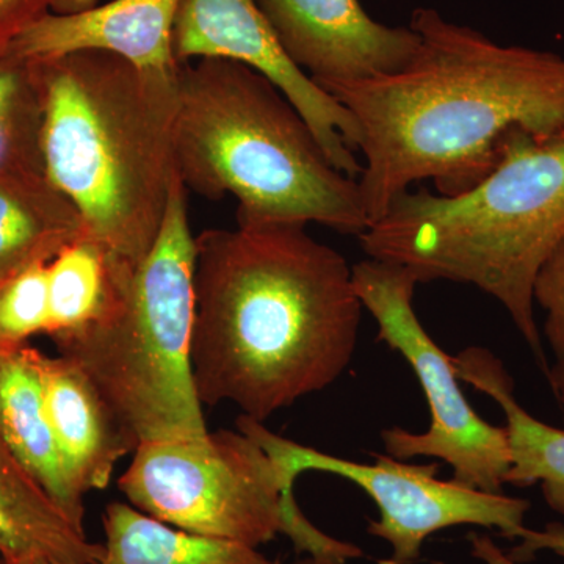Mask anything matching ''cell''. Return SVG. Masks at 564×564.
<instances>
[{
	"instance_id": "obj_1",
	"label": "cell",
	"mask_w": 564,
	"mask_h": 564,
	"mask_svg": "<svg viewBox=\"0 0 564 564\" xmlns=\"http://www.w3.org/2000/svg\"><path fill=\"white\" fill-rule=\"evenodd\" d=\"M362 304L351 265L306 225L195 237L192 372L199 402L265 422L350 366Z\"/></svg>"
},
{
	"instance_id": "obj_2",
	"label": "cell",
	"mask_w": 564,
	"mask_h": 564,
	"mask_svg": "<svg viewBox=\"0 0 564 564\" xmlns=\"http://www.w3.org/2000/svg\"><path fill=\"white\" fill-rule=\"evenodd\" d=\"M410 28L421 44L402 70L321 87L358 124L370 223L419 182L441 195L474 187L513 129L564 131L563 55L497 43L434 9H415Z\"/></svg>"
},
{
	"instance_id": "obj_3",
	"label": "cell",
	"mask_w": 564,
	"mask_h": 564,
	"mask_svg": "<svg viewBox=\"0 0 564 564\" xmlns=\"http://www.w3.org/2000/svg\"><path fill=\"white\" fill-rule=\"evenodd\" d=\"M32 65L47 180L111 258L140 265L181 177L174 150L177 73H151L98 51Z\"/></svg>"
},
{
	"instance_id": "obj_4",
	"label": "cell",
	"mask_w": 564,
	"mask_h": 564,
	"mask_svg": "<svg viewBox=\"0 0 564 564\" xmlns=\"http://www.w3.org/2000/svg\"><path fill=\"white\" fill-rule=\"evenodd\" d=\"M358 239L367 258L408 267L421 282L488 293L544 362L533 284L564 239V131L513 129L474 187L458 195L410 188Z\"/></svg>"
},
{
	"instance_id": "obj_5",
	"label": "cell",
	"mask_w": 564,
	"mask_h": 564,
	"mask_svg": "<svg viewBox=\"0 0 564 564\" xmlns=\"http://www.w3.org/2000/svg\"><path fill=\"white\" fill-rule=\"evenodd\" d=\"M174 150L185 188L234 196L237 225L317 223L356 237L369 228L358 180L333 165L284 93L243 63H180Z\"/></svg>"
},
{
	"instance_id": "obj_6",
	"label": "cell",
	"mask_w": 564,
	"mask_h": 564,
	"mask_svg": "<svg viewBox=\"0 0 564 564\" xmlns=\"http://www.w3.org/2000/svg\"><path fill=\"white\" fill-rule=\"evenodd\" d=\"M187 195L180 177L150 254L137 267L111 258L102 313L54 339L139 444L209 434L192 372L195 236Z\"/></svg>"
},
{
	"instance_id": "obj_7",
	"label": "cell",
	"mask_w": 564,
	"mask_h": 564,
	"mask_svg": "<svg viewBox=\"0 0 564 564\" xmlns=\"http://www.w3.org/2000/svg\"><path fill=\"white\" fill-rule=\"evenodd\" d=\"M118 488L137 510L187 532L256 549L285 534L299 554L340 564L364 555L307 521L276 464L239 430L141 443Z\"/></svg>"
},
{
	"instance_id": "obj_8",
	"label": "cell",
	"mask_w": 564,
	"mask_h": 564,
	"mask_svg": "<svg viewBox=\"0 0 564 564\" xmlns=\"http://www.w3.org/2000/svg\"><path fill=\"white\" fill-rule=\"evenodd\" d=\"M351 276L359 302L377 322V339L410 364L432 414L425 433L383 430L386 455L402 462L437 458L454 469L458 484L503 492L511 466L507 429L486 422L470 406L458 384L454 356L423 328L414 310L419 278L408 267L370 258L351 265Z\"/></svg>"
},
{
	"instance_id": "obj_9",
	"label": "cell",
	"mask_w": 564,
	"mask_h": 564,
	"mask_svg": "<svg viewBox=\"0 0 564 564\" xmlns=\"http://www.w3.org/2000/svg\"><path fill=\"white\" fill-rule=\"evenodd\" d=\"M237 430L261 445L276 464L285 484L293 486L306 470L334 474L372 497L380 519L367 532L391 545L392 554L380 564H414L426 538L451 527L477 525L497 529L508 540H519L527 529L529 500L486 492L436 477L437 464H410L389 455H373L375 463H356L323 454L278 436L240 414Z\"/></svg>"
},
{
	"instance_id": "obj_10",
	"label": "cell",
	"mask_w": 564,
	"mask_h": 564,
	"mask_svg": "<svg viewBox=\"0 0 564 564\" xmlns=\"http://www.w3.org/2000/svg\"><path fill=\"white\" fill-rule=\"evenodd\" d=\"M173 51L177 63L226 58L258 70L303 115L333 165L361 176L355 118L289 58L258 0H182Z\"/></svg>"
},
{
	"instance_id": "obj_11",
	"label": "cell",
	"mask_w": 564,
	"mask_h": 564,
	"mask_svg": "<svg viewBox=\"0 0 564 564\" xmlns=\"http://www.w3.org/2000/svg\"><path fill=\"white\" fill-rule=\"evenodd\" d=\"M282 50L323 87L399 73L421 39L408 28L375 21L359 0H258Z\"/></svg>"
},
{
	"instance_id": "obj_12",
	"label": "cell",
	"mask_w": 564,
	"mask_h": 564,
	"mask_svg": "<svg viewBox=\"0 0 564 564\" xmlns=\"http://www.w3.org/2000/svg\"><path fill=\"white\" fill-rule=\"evenodd\" d=\"M182 0H113L77 13L43 14L0 57L44 62L76 52L117 55L137 68L176 74L173 31Z\"/></svg>"
},
{
	"instance_id": "obj_13",
	"label": "cell",
	"mask_w": 564,
	"mask_h": 564,
	"mask_svg": "<svg viewBox=\"0 0 564 564\" xmlns=\"http://www.w3.org/2000/svg\"><path fill=\"white\" fill-rule=\"evenodd\" d=\"M44 403L66 467L85 494L110 485L115 467L139 447L76 362L43 356Z\"/></svg>"
},
{
	"instance_id": "obj_14",
	"label": "cell",
	"mask_w": 564,
	"mask_h": 564,
	"mask_svg": "<svg viewBox=\"0 0 564 564\" xmlns=\"http://www.w3.org/2000/svg\"><path fill=\"white\" fill-rule=\"evenodd\" d=\"M43 356L31 345L0 351V437L50 494L70 524L85 533V494L55 440L43 388Z\"/></svg>"
},
{
	"instance_id": "obj_15",
	"label": "cell",
	"mask_w": 564,
	"mask_h": 564,
	"mask_svg": "<svg viewBox=\"0 0 564 564\" xmlns=\"http://www.w3.org/2000/svg\"><path fill=\"white\" fill-rule=\"evenodd\" d=\"M459 380L491 397L507 419L511 466L507 485L541 484L545 503L564 518V430L538 421L514 397L503 362L486 348H466L455 356Z\"/></svg>"
},
{
	"instance_id": "obj_16",
	"label": "cell",
	"mask_w": 564,
	"mask_h": 564,
	"mask_svg": "<svg viewBox=\"0 0 564 564\" xmlns=\"http://www.w3.org/2000/svg\"><path fill=\"white\" fill-rule=\"evenodd\" d=\"M104 545L70 524L0 437V560L99 564Z\"/></svg>"
},
{
	"instance_id": "obj_17",
	"label": "cell",
	"mask_w": 564,
	"mask_h": 564,
	"mask_svg": "<svg viewBox=\"0 0 564 564\" xmlns=\"http://www.w3.org/2000/svg\"><path fill=\"white\" fill-rule=\"evenodd\" d=\"M84 236L79 210L46 174L32 184L0 177V285Z\"/></svg>"
},
{
	"instance_id": "obj_18",
	"label": "cell",
	"mask_w": 564,
	"mask_h": 564,
	"mask_svg": "<svg viewBox=\"0 0 564 564\" xmlns=\"http://www.w3.org/2000/svg\"><path fill=\"white\" fill-rule=\"evenodd\" d=\"M106 544L99 564H272L259 549L177 529L110 502L104 511Z\"/></svg>"
},
{
	"instance_id": "obj_19",
	"label": "cell",
	"mask_w": 564,
	"mask_h": 564,
	"mask_svg": "<svg viewBox=\"0 0 564 564\" xmlns=\"http://www.w3.org/2000/svg\"><path fill=\"white\" fill-rule=\"evenodd\" d=\"M111 256L90 236L80 237L47 265L52 340L90 325L102 313L110 289Z\"/></svg>"
},
{
	"instance_id": "obj_20",
	"label": "cell",
	"mask_w": 564,
	"mask_h": 564,
	"mask_svg": "<svg viewBox=\"0 0 564 564\" xmlns=\"http://www.w3.org/2000/svg\"><path fill=\"white\" fill-rule=\"evenodd\" d=\"M50 262L33 263L0 285V351L17 350L50 332Z\"/></svg>"
},
{
	"instance_id": "obj_21",
	"label": "cell",
	"mask_w": 564,
	"mask_h": 564,
	"mask_svg": "<svg viewBox=\"0 0 564 564\" xmlns=\"http://www.w3.org/2000/svg\"><path fill=\"white\" fill-rule=\"evenodd\" d=\"M533 302L545 313L544 336L556 361H564V239L538 270Z\"/></svg>"
},
{
	"instance_id": "obj_22",
	"label": "cell",
	"mask_w": 564,
	"mask_h": 564,
	"mask_svg": "<svg viewBox=\"0 0 564 564\" xmlns=\"http://www.w3.org/2000/svg\"><path fill=\"white\" fill-rule=\"evenodd\" d=\"M55 0H0V55L32 22L50 13Z\"/></svg>"
},
{
	"instance_id": "obj_23",
	"label": "cell",
	"mask_w": 564,
	"mask_h": 564,
	"mask_svg": "<svg viewBox=\"0 0 564 564\" xmlns=\"http://www.w3.org/2000/svg\"><path fill=\"white\" fill-rule=\"evenodd\" d=\"M32 79V63L0 57V122L14 121L25 87Z\"/></svg>"
},
{
	"instance_id": "obj_24",
	"label": "cell",
	"mask_w": 564,
	"mask_h": 564,
	"mask_svg": "<svg viewBox=\"0 0 564 564\" xmlns=\"http://www.w3.org/2000/svg\"><path fill=\"white\" fill-rule=\"evenodd\" d=\"M519 540L521 544L508 554L516 563H524L540 551H551L564 558V525L560 522H552L544 530L525 529Z\"/></svg>"
},
{
	"instance_id": "obj_25",
	"label": "cell",
	"mask_w": 564,
	"mask_h": 564,
	"mask_svg": "<svg viewBox=\"0 0 564 564\" xmlns=\"http://www.w3.org/2000/svg\"><path fill=\"white\" fill-rule=\"evenodd\" d=\"M467 540L475 558L484 564H519L510 555L505 554L488 534L473 532L467 534Z\"/></svg>"
},
{
	"instance_id": "obj_26",
	"label": "cell",
	"mask_w": 564,
	"mask_h": 564,
	"mask_svg": "<svg viewBox=\"0 0 564 564\" xmlns=\"http://www.w3.org/2000/svg\"><path fill=\"white\" fill-rule=\"evenodd\" d=\"M14 137H17L14 121L0 122V169L6 165L10 155L13 154Z\"/></svg>"
},
{
	"instance_id": "obj_27",
	"label": "cell",
	"mask_w": 564,
	"mask_h": 564,
	"mask_svg": "<svg viewBox=\"0 0 564 564\" xmlns=\"http://www.w3.org/2000/svg\"><path fill=\"white\" fill-rule=\"evenodd\" d=\"M98 0H55L52 11L54 13H77L96 7Z\"/></svg>"
},
{
	"instance_id": "obj_28",
	"label": "cell",
	"mask_w": 564,
	"mask_h": 564,
	"mask_svg": "<svg viewBox=\"0 0 564 564\" xmlns=\"http://www.w3.org/2000/svg\"><path fill=\"white\" fill-rule=\"evenodd\" d=\"M549 380H551L552 389H554L556 399L564 406V361H556L549 372Z\"/></svg>"
},
{
	"instance_id": "obj_29",
	"label": "cell",
	"mask_w": 564,
	"mask_h": 564,
	"mask_svg": "<svg viewBox=\"0 0 564 564\" xmlns=\"http://www.w3.org/2000/svg\"><path fill=\"white\" fill-rule=\"evenodd\" d=\"M272 564H282L281 562H273ZM291 564H340V563H334L329 562V560H322V558H315V556H303V558L296 560V562H293Z\"/></svg>"
},
{
	"instance_id": "obj_30",
	"label": "cell",
	"mask_w": 564,
	"mask_h": 564,
	"mask_svg": "<svg viewBox=\"0 0 564 564\" xmlns=\"http://www.w3.org/2000/svg\"><path fill=\"white\" fill-rule=\"evenodd\" d=\"M0 564H69V563L51 562V560H28V562L6 563V562H2V560H0Z\"/></svg>"
}]
</instances>
